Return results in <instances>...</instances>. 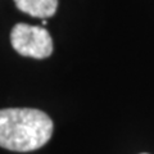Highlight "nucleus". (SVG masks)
<instances>
[{
    "instance_id": "39448f33",
    "label": "nucleus",
    "mask_w": 154,
    "mask_h": 154,
    "mask_svg": "<svg viewBox=\"0 0 154 154\" xmlns=\"http://www.w3.org/2000/svg\"><path fill=\"white\" fill-rule=\"evenodd\" d=\"M143 154H145V153H143Z\"/></svg>"
},
{
    "instance_id": "7ed1b4c3",
    "label": "nucleus",
    "mask_w": 154,
    "mask_h": 154,
    "mask_svg": "<svg viewBox=\"0 0 154 154\" xmlns=\"http://www.w3.org/2000/svg\"><path fill=\"white\" fill-rule=\"evenodd\" d=\"M17 8L32 17L46 19L57 12L58 0H14Z\"/></svg>"
},
{
    "instance_id": "f257e3e1",
    "label": "nucleus",
    "mask_w": 154,
    "mask_h": 154,
    "mask_svg": "<svg viewBox=\"0 0 154 154\" xmlns=\"http://www.w3.org/2000/svg\"><path fill=\"white\" fill-rule=\"evenodd\" d=\"M53 127L50 117L38 109H0V146L13 152L36 150L50 140Z\"/></svg>"
},
{
    "instance_id": "f03ea898",
    "label": "nucleus",
    "mask_w": 154,
    "mask_h": 154,
    "mask_svg": "<svg viewBox=\"0 0 154 154\" xmlns=\"http://www.w3.org/2000/svg\"><path fill=\"white\" fill-rule=\"evenodd\" d=\"M11 42L13 49L23 57L44 59L53 51L50 33L40 26L18 23L11 32Z\"/></svg>"
},
{
    "instance_id": "20e7f679",
    "label": "nucleus",
    "mask_w": 154,
    "mask_h": 154,
    "mask_svg": "<svg viewBox=\"0 0 154 154\" xmlns=\"http://www.w3.org/2000/svg\"><path fill=\"white\" fill-rule=\"evenodd\" d=\"M41 23H42V26H46V25H48V19H42Z\"/></svg>"
}]
</instances>
